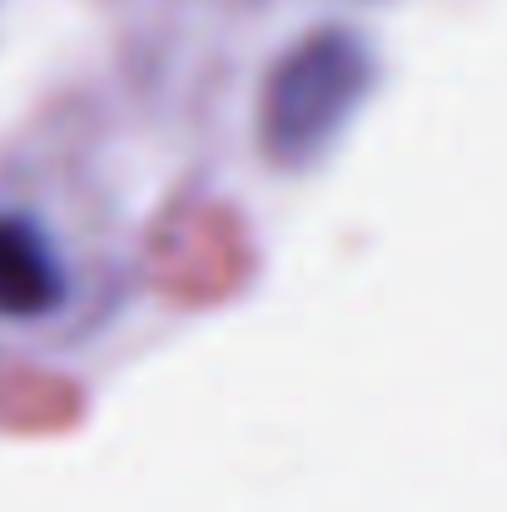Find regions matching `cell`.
Listing matches in <instances>:
<instances>
[{
	"mask_svg": "<svg viewBox=\"0 0 507 512\" xmlns=\"http://www.w3.org/2000/svg\"><path fill=\"white\" fill-rule=\"evenodd\" d=\"M368 90V50L348 30H319L299 40L264 85L259 135L279 165L314 160L353 115Z\"/></svg>",
	"mask_w": 507,
	"mask_h": 512,
	"instance_id": "1",
	"label": "cell"
},
{
	"mask_svg": "<svg viewBox=\"0 0 507 512\" xmlns=\"http://www.w3.org/2000/svg\"><path fill=\"white\" fill-rule=\"evenodd\" d=\"M65 294V269L50 249V239L15 214H0V314L5 319H35L55 309Z\"/></svg>",
	"mask_w": 507,
	"mask_h": 512,
	"instance_id": "2",
	"label": "cell"
}]
</instances>
